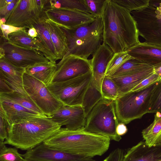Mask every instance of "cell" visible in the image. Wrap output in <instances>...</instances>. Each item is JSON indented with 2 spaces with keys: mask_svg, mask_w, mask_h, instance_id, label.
Returning a JSON list of instances; mask_svg holds the SVG:
<instances>
[{
  "mask_svg": "<svg viewBox=\"0 0 161 161\" xmlns=\"http://www.w3.org/2000/svg\"><path fill=\"white\" fill-rule=\"evenodd\" d=\"M23 85L28 95L48 118L64 105L45 84L25 73L23 76Z\"/></svg>",
  "mask_w": 161,
  "mask_h": 161,
  "instance_id": "8",
  "label": "cell"
},
{
  "mask_svg": "<svg viewBox=\"0 0 161 161\" xmlns=\"http://www.w3.org/2000/svg\"><path fill=\"white\" fill-rule=\"evenodd\" d=\"M27 32L28 35L32 37L36 38L38 35L36 29L33 27L29 29L27 31Z\"/></svg>",
  "mask_w": 161,
  "mask_h": 161,
  "instance_id": "44",
  "label": "cell"
},
{
  "mask_svg": "<svg viewBox=\"0 0 161 161\" xmlns=\"http://www.w3.org/2000/svg\"><path fill=\"white\" fill-rule=\"evenodd\" d=\"M103 98L101 91L92 81L85 94L81 105L86 117L93 108Z\"/></svg>",
  "mask_w": 161,
  "mask_h": 161,
  "instance_id": "29",
  "label": "cell"
},
{
  "mask_svg": "<svg viewBox=\"0 0 161 161\" xmlns=\"http://www.w3.org/2000/svg\"><path fill=\"white\" fill-rule=\"evenodd\" d=\"M46 22L52 42L57 55V60L62 59L68 52V48L65 34L57 24L47 17Z\"/></svg>",
  "mask_w": 161,
  "mask_h": 161,
  "instance_id": "23",
  "label": "cell"
},
{
  "mask_svg": "<svg viewBox=\"0 0 161 161\" xmlns=\"http://www.w3.org/2000/svg\"><path fill=\"white\" fill-rule=\"evenodd\" d=\"M119 123L114 101L103 98L87 116L83 129L92 133L107 136L111 141L119 142L121 137L116 131Z\"/></svg>",
  "mask_w": 161,
  "mask_h": 161,
  "instance_id": "5",
  "label": "cell"
},
{
  "mask_svg": "<svg viewBox=\"0 0 161 161\" xmlns=\"http://www.w3.org/2000/svg\"><path fill=\"white\" fill-rule=\"evenodd\" d=\"M13 0H0V8L5 7L10 3Z\"/></svg>",
  "mask_w": 161,
  "mask_h": 161,
  "instance_id": "45",
  "label": "cell"
},
{
  "mask_svg": "<svg viewBox=\"0 0 161 161\" xmlns=\"http://www.w3.org/2000/svg\"><path fill=\"white\" fill-rule=\"evenodd\" d=\"M154 67H151L138 72L111 77L118 87L119 97L131 91L143 80L154 73Z\"/></svg>",
  "mask_w": 161,
  "mask_h": 161,
  "instance_id": "22",
  "label": "cell"
},
{
  "mask_svg": "<svg viewBox=\"0 0 161 161\" xmlns=\"http://www.w3.org/2000/svg\"><path fill=\"white\" fill-rule=\"evenodd\" d=\"M19 0H13L9 4L0 8V18L7 20Z\"/></svg>",
  "mask_w": 161,
  "mask_h": 161,
  "instance_id": "38",
  "label": "cell"
},
{
  "mask_svg": "<svg viewBox=\"0 0 161 161\" xmlns=\"http://www.w3.org/2000/svg\"><path fill=\"white\" fill-rule=\"evenodd\" d=\"M126 51L133 58L147 63L155 68L161 65V46L140 42Z\"/></svg>",
  "mask_w": 161,
  "mask_h": 161,
  "instance_id": "18",
  "label": "cell"
},
{
  "mask_svg": "<svg viewBox=\"0 0 161 161\" xmlns=\"http://www.w3.org/2000/svg\"><path fill=\"white\" fill-rule=\"evenodd\" d=\"M44 12L49 19L60 26L75 28L93 22L95 18L90 14L76 10L63 8L46 9Z\"/></svg>",
  "mask_w": 161,
  "mask_h": 161,
  "instance_id": "12",
  "label": "cell"
},
{
  "mask_svg": "<svg viewBox=\"0 0 161 161\" xmlns=\"http://www.w3.org/2000/svg\"><path fill=\"white\" fill-rule=\"evenodd\" d=\"M8 41L22 47L38 51L50 61H56L55 58L45 47L38 36L36 38L31 37L28 35L26 28L9 34Z\"/></svg>",
  "mask_w": 161,
  "mask_h": 161,
  "instance_id": "21",
  "label": "cell"
},
{
  "mask_svg": "<svg viewBox=\"0 0 161 161\" xmlns=\"http://www.w3.org/2000/svg\"><path fill=\"white\" fill-rule=\"evenodd\" d=\"M157 10L161 13V2H160L159 4V5L156 7Z\"/></svg>",
  "mask_w": 161,
  "mask_h": 161,
  "instance_id": "47",
  "label": "cell"
},
{
  "mask_svg": "<svg viewBox=\"0 0 161 161\" xmlns=\"http://www.w3.org/2000/svg\"><path fill=\"white\" fill-rule=\"evenodd\" d=\"M161 160V143L149 147L141 141L124 154L122 161H158Z\"/></svg>",
  "mask_w": 161,
  "mask_h": 161,
  "instance_id": "20",
  "label": "cell"
},
{
  "mask_svg": "<svg viewBox=\"0 0 161 161\" xmlns=\"http://www.w3.org/2000/svg\"><path fill=\"white\" fill-rule=\"evenodd\" d=\"M110 141L107 136L83 129L72 130L61 127L43 143L51 148L71 154L93 158L105 153L109 147Z\"/></svg>",
  "mask_w": 161,
  "mask_h": 161,
  "instance_id": "2",
  "label": "cell"
},
{
  "mask_svg": "<svg viewBox=\"0 0 161 161\" xmlns=\"http://www.w3.org/2000/svg\"><path fill=\"white\" fill-rule=\"evenodd\" d=\"M17 148L7 147L4 143H0V161H25Z\"/></svg>",
  "mask_w": 161,
  "mask_h": 161,
  "instance_id": "33",
  "label": "cell"
},
{
  "mask_svg": "<svg viewBox=\"0 0 161 161\" xmlns=\"http://www.w3.org/2000/svg\"><path fill=\"white\" fill-rule=\"evenodd\" d=\"M42 15L37 9L35 0H19L5 24L29 29L33 27Z\"/></svg>",
  "mask_w": 161,
  "mask_h": 161,
  "instance_id": "14",
  "label": "cell"
},
{
  "mask_svg": "<svg viewBox=\"0 0 161 161\" xmlns=\"http://www.w3.org/2000/svg\"><path fill=\"white\" fill-rule=\"evenodd\" d=\"M161 80V78L153 73L141 81L134 88L132 92H138L145 89Z\"/></svg>",
  "mask_w": 161,
  "mask_h": 161,
  "instance_id": "37",
  "label": "cell"
},
{
  "mask_svg": "<svg viewBox=\"0 0 161 161\" xmlns=\"http://www.w3.org/2000/svg\"><path fill=\"white\" fill-rule=\"evenodd\" d=\"M133 58H135L130 56L126 51L115 53L108 64L105 75L110 76L126 61Z\"/></svg>",
  "mask_w": 161,
  "mask_h": 161,
  "instance_id": "32",
  "label": "cell"
},
{
  "mask_svg": "<svg viewBox=\"0 0 161 161\" xmlns=\"http://www.w3.org/2000/svg\"><path fill=\"white\" fill-rule=\"evenodd\" d=\"M124 154L123 149L117 148L112 151L102 161H122Z\"/></svg>",
  "mask_w": 161,
  "mask_h": 161,
  "instance_id": "39",
  "label": "cell"
},
{
  "mask_svg": "<svg viewBox=\"0 0 161 161\" xmlns=\"http://www.w3.org/2000/svg\"><path fill=\"white\" fill-rule=\"evenodd\" d=\"M0 26L2 36L5 39L8 41V36L9 34L25 28L16 27L3 23H0Z\"/></svg>",
  "mask_w": 161,
  "mask_h": 161,
  "instance_id": "40",
  "label": "cell"
},
{
  "mask_svg": "<svg viewBox=\"0 0 161 161\" xmlns=\"http://www.w3.org/2000/svg\"><path fill=\"white\" fill-rule=\"evenodd\" d=\"M114 54L110 47L103 42L90 59L92 75V81L100 91L101 84L105 76L108 64Z\"/></svg>",
  "mask_w": 161,
  "mask_h": 161,
  "instance_id": "16",
  "label": "cell"
},
{
  "mask_svg": "<svg viewBox=\"0 0 161 161\" xmlns=\"http://www.w3.org/2000/svg\"><path fill=\"white\" fill-rule=\"evenodd\" d=\"M101 91L103 98L115 101L119 97L117 86L109 76H104L101 84Z\"/></svg>",
  "mask_w": 161,
  "mask_h": 161,
  "instance_id": "31",
  "label": "cell"
},
{
  "mask_svg": "<svg viewBox=\"0 0 161 161\" xmlns=\"http://www.w3.org/2000/svg\"><path fill=\"white\" fill-rule=\"evenodd\" d=\"M61 127L47 117H33L9 127L4 143L27 151L43 143Z\"/></svg>",
  "mask_w": 161,
  "mask_h": 161,
  "instance_id": "3",
  "label": "cell"
},
{
  "mask_svg": "<svg viewBox=\"0 0 161 161\" xmlns=\"http://www.w3.org/2000/svg\"><path fill=\"white\" fill-rule=\"evenodd\" d=\"M8 125L3 116L0 114V143L4 142L8 137Z\"/></svg>",
  "mask_w": 161,
  "mask_h": 161,
  "instance_id": "41",
  "label": "cell"
},
{
  "mask_svg": "<svg viewBox=\"0 0 161 161\" xmlns=\"http://www.w3.org/2000/svg\"><path fill=\"white\" fill-rule=\"evenodd\" d=\"M92 77L91 70L68 80L51 83L47 86L53 96L64 105H81Z\"/></svg>",
  "mask_w": 161,
  "mask_h": 161,
  "instance_id": "7",
  "label": "cell"
},
{
  "mask_svg": "<svg viewBox=\"0 0 161 161\" xmlns=\"http://www.w3.org/2000/svg\"><path fill=\"white\" fill-rule=\"evenodd\" d=\"M145 142L149 147L161 143V114L157 112L153 122L142 132Z\"/></svg>",
  "mask_w": 161,
  "mask_h": 161,
  "instance_id": "25",
  "label": "cell"
},
{
  "mask_svg": "<svg viewBox=\"0 0 161 161\" xmlns=\"http://www.w3.org/2000/svg\"><path fill=\"white\" fill-rule=\"evenodd\" d=\"M25 69L13 65L3 57H0V78L8 84L13 91L28 95L23 85Z\"/></svg>",
  "mask_w": 161,
  "mask_h": 161,
  "instance_id": "19",
  "label": "cell"
},
{
  "mask_svg": "<svg viewBox=\"0 0 161 161\" xmlns=\"http://www.w3.org/2000/svg\"><path fill=\"white\" fill-rule=\"evenodd\" d=\"M22 156L27 161H95L92 158L51 148L43 143L27 151Z\"/></svg>",
  "mask_w": 161,
  "mask_h": 161,
  "instance_id": "13",
  "label": "cell"
},
{
  "mask_svg": "<svg viewBox=\"0 0 161 161\" xmlns=\"http://www.w3.org/2000/svg\"><path fill=\"white\" fill-rule=\"evenodd\" d=\"M46 8V9L63 8L76 10L90 14L84 0H47Z\"/></svg>",
  "mask_w": 161,
  "mask_h": 161,
  "instance_id": "30",
  "label": "cell"
},
{
  "mask_svg": "<svg viewBox=\"0 0 161 161\" xmlns=\"http://www.w3.org/2000/svg\"><path fill=\"white\" fill-rule=\"evenodd\" d=\"M161 112V80L158 82L151 94L148 113Z\"/></svg>",
  "mask_w": 161,
  "mask_h": 161,
  "instance_id": "36",
  "label": "cell"
},
{
  "mask_svg": "<svg viewBox=\"0 0 161 161\" xmlns=\"http://www.w3.org/2000/svg\"><path fill=\"white\" fill-rule=\"evenodd\" d=\"M2 57L14 66L24 69L50 61L38 51L19 46L4 39L0 44Z\"/></svg>",
  "mask_w": 161,
  "mask_h": 161,
  "instance_id": "10",
  "label": "cell"
},
{
  "mask_svg": "<svg viewBox=\"0 0 161 161\" xmlns=\"http://www.w3.org/2000/svg\"><path fill=\"white\" fill-rule=\"evenodd\" d=\"M0 114L3 116L6 120L8 128L13 124L31 118L44 117L1 95H0Z\"/></svg>",
  "mask_w": 161,
  "mask_h": 161,
  "instance_id": "17",
  "label": "cell"
},
{
  "mask_svg": "<svg viewBox=\"0 0 161 161\" xmlns=\"http://www.w3.org/2000/svg\"><path fill=\"white\" fill-rule=\"evenodd\" d=\"M25 161H27L26 160Z\"/></svg>",
  "mask_w": 161,
  "mask_h": 161,
  "instance_id": "49",
  "label": "cell"
},
{
  "mask_svg": "<svg viewBox=\"0 0 161 161\" xmlns=\"http://www.w3.org/2000/svg\"><path fill=\"white\" fill-rule=\"evenodd\" d=\"M128 129L125 124L122 122H119L117 126L116 131L117 134L121 136L125 134L127 132Z\"/></svg>",
  "mask_w": 161,
  "mask_h": 161,
  "instance_id": "43",
  "label": "cell"
},
{
  "mask_svg": "<svg viewBox=\"0 0 161 161\" xmlns=\"http://www.w3.org/2000/svg\"><path fill=\"white\" fill-rule=\"evenodd\" d=\"M70 130L83 129L86 118L82 105H64L49 118Z\"/></svg>",
  "mask_w": 161,
  "mask_h": 161,
  "instance_id": "15",
  "label": "cell"
},
{
  "mask_svg": "<svg viewBox=\"0 0 161 161\" xmlns=\"http://www.w3.org/2000/svg\"><path fill=\"white\" fill-rule=\"evenodd\" d=\"M158 161H161V160H159Z\"/></svg>",
  "mask_w": 161,
  "mask_h": 161,
  "instance_id": "48",
  "label": "cell"
},
{
  "mask_svg": "<svg viewBox=\"0 0 161 161\" xmlns=\"http://www.w3.org/2000/svg\"><path fill=\"white\" fill-rule=\"evenodd\" d=\"M158 83L141 91H131L114 101L116 113L119 122L127 124L148 113L151 94Z\"/></svg>",
  "mask_w": 161,
  "mask_h": 161,
  "instance_id": "6",
  "label": "cell"
},
{
  "mask_svg": "<svg viewBox=\"0 0 161 161\" xmlns=\"http://www.w3.org/2000/svg\"><path fill=\"white\" fill-rule=\"evenodd\" d=\"M57 69L56 61L40 64L25 69V73L45 84L52 83Z\"/></svg>",
  "mask_w": 161,
  "mask_h": 161,
  "instance_id": "24",
  "label": "cell"
},
{
  "mask_svg": "<svg viewBox=\"0 0 161 161\" xmlns=\"http://www.w3.org/2000/svg\"><path fill=\"white\" fill-rule=\"evenodd\" d=\"M151 67L153 66L140 60L130 59L125 62L109 76L116 77L133 73Z\"/></svg>",
  "mask_w": 161,
  "mask_h": 161,
  "instance_id": "28",
  "label": "cell"
},
{
  "mask_svg": "<svg viewBox=\"0 0 161 161\" xmlns=\"http://www.w3.org/2000/svg\"><path fill=\"white\" fill-rule=\"evenodd\" d=\"M154 73L161 78V65L157 68H154Z\"/></svg>",
  "mask_w": 161,
  "mask_h": 161,
  "instance_id": "46",
  "label": "cell"
},
{
  "mask_svg": "<svg viewBox=\"0 0 161 161\" xmlns=\"http://www.w3.org/2000/svg\"><path fill=\"white\" fill-rule=\"evenodd\" d=\"M0 95L3 96L40 115L47 116L28 95H24L17 92L12 91L8 93H0Z\"/></svg>",
  "mask_w": 161,
  "mask_h": 161,
  "instance_id": "27",
  "label": "cell"
},
{
  "mask_svg": "<svg viewBox=\"0 0 161 161\" xmlns=\"http://www.w3.org/2000/svg\"><path fill=\"white\" fill-rule=\"evenodd\" d=\"M90 14L95 18L102 17L108 0H84Z\"/></svg>",
  "mask_w": 161,
  "mask_h": 161,
  "instance_id": "34",
  "label": "cell"
},
{
  "mask_svg": "<svg viewBox=\"0 0 161 161\" xmlns=\"http://www.w3.org/2000/svg\"><path fill=\"white\" fill-rule=\"evenodd\" d=\"M13 91L8 84L0 78V93H5Z\"/></svg>",
  "mask_w": 161,
  "mask_h": 161,
  "instance_id": "42",
  "label": "cell"
},
{
  "mask_svg": "<svg viewBox=\"0 0 161 161\" xmlns=\"http://www.w3.org/2000/svg\"><path fill=\"white\" fill-rule=\"evenodd\" d=\"M130 13L136 22L139 36L145 40L144 42L161 46V13L149 5Z\"/></svg>",
  "mask_w": 161,
  "mask_h": 161,
  "instance_id": "9",
  "label": "cell"
},
{
  "mask_svg": "<svg viewBox=\"0 0 161 161\" xmlns=\"http://www.w3.org/2000/svg\"><path fill=\"white\" fill-rule=\"evenodd\" d=\"M44 13L32 26L36 30L38 36L45 47L57 60V55L52 42Z\"/></svg>",
  "mask_w": 161,
  "mask_h": 161,
  "instance_id": "26",
  "label": "cell"
},
{
  "mask_svg": "<svg viewBox=\"0 0 161 161\" xmlns=\"http://www.w3.org/2000/svg\"><path fill=\"white\" fill-rule=\"evenodd\" d=\"M92 70L90 60L70 54L57 64L52 83L64 81L84 75Z\"/></svg>",
  "mask_w": 161,
  "mask_h": 161,
  "instance_id": "11",
  "label": "cell"
},
{
  "mask_svg": "<svg viewBox=\"0 0 161 161\" xmlns=\"http://www.w3.org/2000/svg\"><path fill=\"white\" fill-rule=\"evenodd\" d=\"M60 27L65 34L68 48V52L63 58L72 54L87 59L103 42L102 17L96 18L91 23L74 28Z\"/></svg>",
  "mask_w": 161,
  "mask_h": 161,
  "instance_id": "4",
  "label": "cell"
},
{
  "mask_svg": "<svg viewBox=\"0 0 161 161\" xmlns=\"http://www.w3.org/2000/svg\"><path fill=\"white\" fill-rule=\"evenodd\" d=\"M130 12L141 10L149 5L150 0H112Z\"/></svg>",
  "mask_w": 161,
  "mask_h": 161,
  "instance_id": "35",
  "label": "cell"
},
{
  "mask_svg": "<svg viewBox=\"0 0 161 161\" xmlns=\"http://www.w3.org/2000/svg\"><path fill=\"white\" fill-rule=\"evenodd\" d=\"M102 18L103 42L114 53L126 51L140 42L136 22L127 9L108 0Z\"/></svg>",
  "mask_w": 161,
  "mask_h": 161,
  "instance_id": "1",
  "label": "cell"
}]
</instances>
